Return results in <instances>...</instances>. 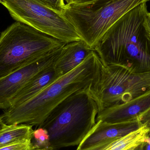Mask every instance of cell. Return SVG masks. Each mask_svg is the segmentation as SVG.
I'll use <instances>...</instances> for the list:
<instances>
[{
    "label": "cell",
    "mask_w": 150,
    "mask_h": 150,
    "mask_svg": "<svg viewBox=\"0 0 150 150\" xmlns=\"http://www.w3.org/2000/svg\"><path fill=\"white\" fill-rule=\"evenodd\" d=\"M148 12L147 3L142 4L108 30L94 48L102 62L135 73L150 71V43L143 25Z\"/></svg>",
    "instance_id": "cell-1"
},
{
    "label": "cell",
    "mask_w": 150,
    "mask_h": 150,
    "mask_svg": "<svg viewBox=\"0 0 150 150\" xmlns=\"http://www.w3.org/2000/svg\"><path fill=\"white\" fill-rule=\"evenodd\" d=\"M93 52L78 67L62 76L23 104L5 110L2 118L8 125L25 124L39 127L51 112L76 92L90 86L101 65Z\"/></svg>",
    "instance_id": "cell-2"
},
{
    "label": "cell",
    "mask_w": 150,
    "mask_h": 150,
    "mask_svg": "<svg viewBox=\"0 0 150 150\" xmlns=\"http://www.w3.org/2000/svg\"><path fill=\"white\" fill-rule=\"evenodd\" d=\"M89 87L64 100L40 126L48 133L49 150L79 145L96 125L98 108Z\"/></svg>",
    "instance_id": "cell-3"
},
{
    "label": "cell",
    "mask_w": 150,
    "mask_h": 150,
    "mask_svg": "<svg viewBox=\"0 0 150 150\" xmlns=\"http://www.w3.org/2000/svg\"><path fill=\"white\" fill-rule=\"evenodd\" d=\"M66 44L16 21L0 33V78L54 53Z\"/></svg>",
    "instance_id": "cell-4"
},
{
    "label": "cell",
    "mask_w": 150,
    "mask_h": 150,
    "mask_svg": "<svg viewBox=\"0 0 150 150\" xmlns=\"http://www.w3.org/2000/svg\"><path fill=\"white\" fill-rule=\"evenodd\" d=\"M149 0H88L67 4L62 14L82 40L94 50L108 30L121 18Z\"/></svg>",
    "instance_id": "cell-5"
},
{
    "label": "cell",
    "mask_w": 150,
    "mask_h": 150,
    "mask_svg": "<svg viewBox=\"0 0 150 150\" xmlns=\"http://www.w3.org/2000/svg\"><path fill=\"white\" fill-rule=\"evenodd\" d=\"M89 91L99 112L150 91V71L135 73L122 66L102 62Z\"/></svg>",
    "instance_id": "cell-6"
},
{
    "label": "cell",
    "mask_w": 150,
    "mask_h": 150,
    "mask_svg": "<svg viewBox=\"0 0 150 150\" xmlns=\"http://www.w3.org/2000/svg\"><path fill=\"white\" fill-rule=\"evenodd\" d=\"M0 4L16 21L63 43L82 40L74 27L62 13L37 0H0Z\"/></svg>",
    "instance_id": "cell-7"
},
{
    "label": "cell",
    "mask_w": 150,
    "mask_h": 150,
    "mask_svg": "<svg viewBox=\"0 0 150 150\" xmlns=\"http://www.w3.org/2000/svg\"><path fill=\"white\" fill-rule=\"evenodd\" d=\"M61 49L0 78V108L8 109L11 100L35 75L54 65Z\"/></svg>",
    "instance_id": "cell-8"
},
{
    "label": "cell",
    "mask_w": 150,
    "mask_h": 150,
    "mask_svg": "<svg viewBox=\"0 0 150 150\" xmlns=\"http://www.w3.org/2000/svg\"><path fill=\"white\" fill-rule=\"evenodd\" d=\"M142 126L138 119L116 123L98 121L76 150H85L104 142L118 140L138 130Z\"/></svg>",
    "instance_id": "cell-9"
},
{
    "label": "cell",
    "mask_w": 150,
    "mask_h": 150,
    "mask_svg": "<svg viewBox=\"0 0 150 150\" xmlns=\"http://www.w3.org/2000/svg\"><path fill=\"white\" fill-rule=\"evenodd\" d=\"M150 108V91L128 102L108 108L98 113L97 122L120 123L137 120Z\"/></svg>",
    "instance_id": "cell-10"
},
{
    "label": "cell",
    "mask_w": 150,
    "mask_h": 150,
    "mask_svg": "<svg viewBox=\"0 0 150 150\" xmlns=\"http://www.w3.org/2000/svg\"><path fill=\"white\" fill-rule=\"evenodd\" d=\"M93 50L82 40L67 43L62 48L54 67L61 76H64L80 65Z\"/></svg>",
    "instance_id": "cell-11"
},
{
    "label": "cell",
    "mask_w": 150,
    "mask_h": 150,
    "mask_svg": "<svg viewBox=\"0 0 150 150\" xmlns=\"http://www.w3.org/2000/svg\"><path fill=\"white\" fill-rule=\"evenodd\" d=\"M60 77L54 65L43 69L35 75L11 100L9 108L23 104L31 98Z\"/></svg>",
    "instance_id": "cell-12"
},
{
    "label": "cell",
    "mask_w": 150,
    "mask_h": 150,
    "mask_svg": "<svg viewBox=\"0 0 150 150\" xmlns=\"http://www.w3.org/2000/svg\"><path fill=\"white\" fill-rule=\"evenodd\" d=\"M34 130L25 124L8 125L0 132V147L18 142L32 141Z\"/></svg>",
    "instance_id": "cell-13"
},
{
    "label": "cell",
    "mask_w": 150,
    "mask_h": 150,
    "mask_svg": "<svg viewBox=\"0 0 150 150\" xmlns=\"http://www.w3.org/2000/svg\"><path fill=\"white\" fill-rule=\"evenodd\" d=\"M149 136V129L144 126L138 130L112 143L105 150H129L138 145Z\"/></svg>",
    "instance_id": "cell-14"
},
{
    "label": "cell",
    "mask_w": 150,
    "mask_h": 150,
    "mask_svg": "<svg viewBox=\"0 0 150 150\" xmlns=\"http://www.w3.org/2000/svg\"><path fill=\"white\" fill-rule=\"evenodd\" d=\"M32 139L34 140L33 146L36 148L49 150V135L45 129L38 127L34 130Z\"/></svg>",
    "instance_id": "cell-15"
},
{
    "label": "cell",
    "mask_w": 150,
    "mask_h": 150,
    "mask_svg": "<svg viewBox=\"0 0 150 150\" xmlns=\"http://www.w3.org/2000/svg\"><path fill=\"white\" fill-rule=\"evenodd\" d=\"M34 147L32 141L30 140L18 142L0 147V150H31Z\"/></svg>",
    "instance_id": "cell-16"
},
{
    "label": "cell",
    "mask_w": 150,
    "mask_h": 150,
    "mask_svg": "<svg viewBox=\"0 0 150 150\" xmlns=\"http://www.w3.org/2000/svg\"><path fill=\"white\" fill-rule=\"evenodd\" d=\"M47 7L62 13L66 6L64 0H37Z\"/></svg>",
    "instance_id": "cell-17"
},
{
    "label": "cell",
    "mask_w": 150,
    "mask_h": 150,
    "mask_svg": "<svg viewBox=\"0 0 150 150\" xmlns=\"http://www.w3.org/2000/svg\"><path fill=\"white\" fill-rule=\"evenodd\" d=\"M138 120L142 126H145L149 129L150 135V108L140 115Z\"/></svg>",
    "instance_id": "cell-18"
},
{
    "label": "cell",
    "mask_w": 150,
    "mask_h": 150,
    "mask_svg": "<svg viewBox=\"0 0 150 150\" xmlns=\"http://www.w3.org/2000/svg\"><path fill=\"white\" fill-rule=\"evenodd\" d=\"M144 27L147 38L150 43V12H148L144 18Z\"/></svg>",
    "instance_id": "cell-19"
},
{
    "label": "cell",
    "mask_w": 150,
    "mask_h": 150,
    "mask_svg": "<svg viewBox=\"0 0 150 150\" xmlns=\"http://www.w3.org/2000/svg\"><path fill=\"white\" fill-rule=\"evenodd\" d=\"M115 141H116V140L107 141V142H104L99 144L98 145H95V146L91 147V148L84 150H105L113 142Z\"/></svg>",
    "instance_id": "cell-20"
},
{
    "label": "cell",
    "mask_w": 150,
    "mask_h": 150,
    "mask_svg": "<svg viewBox=\"0 0 150 150\" xmlns=\"http://www.w3.org/2000/svg\"><path fill=\"white\" fill-rule=\"evenodd\" d=\"M88 0H64L67 4H80L85 2Z\"/></svg>",
    "instance_id": "cell-21"
},
{
    "label": "cell",
    "mask_w": 150,
    "mask_h": 150,
    "mask_svg": "<svg viewBox=\"0 0 150 150\" xmlns=\"http://www.w3.org/2000/svg\"><path fill=\"white\" fill-rule=\"evenodd\" d=\"M144 142H143L131 149V150H144Z\"/></svg>",
    "instance_id": "cell-22"
},
{
    "label": "cell",
    "mask_w": 150,
    "mask_h": 150,
    "mask_svg": "<svg viewBox=\"0 0 150 150\" xmlns=\"http://www.w3.org/2000/svg\"><path fill=\"white\" fill-rule=\"evenodd\" d=\"M8 126V125L5 124V122H4L1 116H0V132L6 128Z\"/></svg>",
    "instance_id": "cell-23"
},
{
    "label": "cell",
    "mask_w": 150,
    "mask_h": 150,
    "mask_svg": "<svg viewBox=\"0 0 150 150\" xmlns=\"http://www.w3.org/2000/svg\"><path fill=\"white\" fill-rule=\"evenodd\" d=\"M144 150H150V143L144 141Z\"/></svg>",
    "instance_id": "cell-24"
},
{
    "label": "cell",
    "mask_w": 150,
    "mask_h": 150,
    "mask_svg": "<svg viewBox=\"0 0 150 150\" xmlns=\"http://www.w3.org/2000/svg\"><path fill=\"white\" fill-rule=\"evenodd\" d=\"M145 142H148L149 143H150V136H149L145 140Z\"/></svg>",
    "instance_id": "cell-25"
},
{
    "label": "cell",
    "mask_w": 150,
    "mask_h": 150,
    "mask_svg": "<svg viewBox=\"0 0 150 150\" xmlns=\"http://www.w3.org/2000/svg\"><path fill=\"white\" fill-rule=\"evenodd\" d=\"M31 150H47L42 149H38V148H35V147H34V148H33V149H31Z\"/></svg>",
    "instance_id": "cell-26"
},
{
    "label": "cell",
    "mask_w": 150,
    "mask_h": 150,
    "mask_svg": "<svg viewBox=\"0 0 150 150\" xmlns=\"http://www.w3.org/2000/svg\"><path fill=\"white\" fill-rule=\"evenodd\" d=\"M131 150V149H130V150Z\"/></svg>",
    "instance_id": "cell-27"
}]
</instances>
